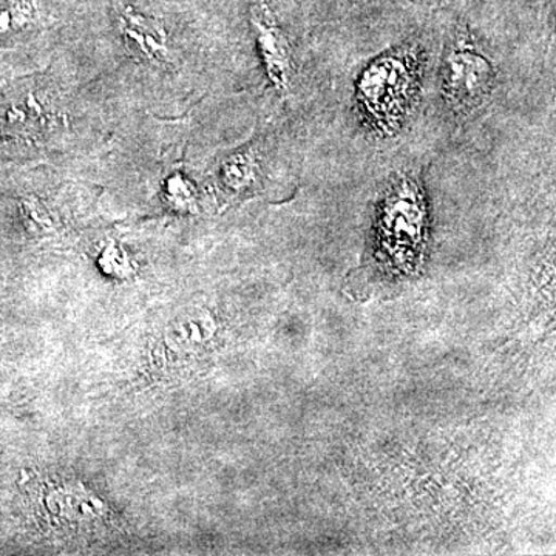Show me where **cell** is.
Listing matches in <instances>:
<instances>
[{"mask_svg":"<svg viewBox=\"0 0 556 556\" xmlns=\"http://www.w3.org/2000/svg\"><path fill=\"white\" fill-rule=\"evenodd\" d=\"M25 497L39 529L58 540H97L116 526L108 503L73 478L53 475L30 479Z\"/></svg>","mask_w":556,"mask_h":556,"instance_id":"1","label":"cell"},{"mask_svg":"<svg viewBox=\"0 0 556 556\" xmlns=\"http://www.w3.org/2000/svg\"><path fill=\"white\" fill-rule=\"evenodd\" d=\"M166 199L175 207L190 208L195 204V189L182 175H172L166 182Z\"/></svg>","mask_w":556,"mask_h":556,"instance_id":"9","label":"cell"},{"mask_svg":"<svg viewBox=\"0 0 556 556\" xmlns=\"http://www.w3.org/2000/svg\"><path fill=\"white\" fill-rule=\"evenodd\" d=\"M251 24L265 65L266 75L274 89L287 97L294 76V60L288 38L270 10L268 0H251Z\"/></svg>","mask_w":556,"mask_h":556,"instance_id":"5","label":"cell"},{"mask_svg":"<svg viewBox=\"0 0 556 556\" xmlns=\"http://www.w3.org/2000/svg\"><path fill=\"white\" fill-rule=\"evenodd\" d=\"M495 68L484 54L466 42L450 50L444 62V93L453 109L473 110L489 97Z\"/></svg>","mask_w":556,"mask_h":556,"instance_id":"4","label":"cell"},{"mask_svg":"<svg viewBox=\"0 0 556 556\" xmlns=\"http://www.w3.org/2000/svg\"><path fill=\"white\" fill-rule=\"evenodd\" d=\"M258 172L257 153L252 149L240 150L223 163L219 179L230 193H243L257 185Z\"/></svg>","mask_w":556,"mask_h":556,"instance_id":"7","label":"cell"},{"mask_svg":"<svg viewBox=\"0 0 556 556\" xmlns=\"http://www.w3.org/2000/svg\"><path fill=\"white\" fill-rule=\"evenodd\" d=\"M426 200L412 175L391 182L383 199L379 248L393 265L413 270L419 262L426 236Z\"/></svg>","mask_w":556,"mask_h":556,"instance_id":"2","label":"cell"},{"mask_svg":"<svg viewBox=\"0 0 556 556\" xmlns=\"http://www.w3.org/2000/svg\"><path fill=\"white\" fill-rule=\"evenodd\" d=\"M33 17L31 0H2L0 2V36L20 30Z\"/></svg>","mask_w":556,"mask_h":556,"instance_id":"8","label":"cell"},{"mask_svg":"<svg viewBox=\"0 0 556 556\" xmlns=\"http://www.w3.org/2000/svg\"><path fill=\"white\" fill-rule=\"evenodd\" d=\"M119 30L131 53L146 62H163L169 54V38L161 22L134 9L121 14Z\"/></svg>","mask_w":556,"mask_h":556,"instance_id":"6","label":"cell"},{"mask_svg":"<svg viewBox=\"0 0 556 556\" xmlns=\"http://www.w3.org/2000/svg\"><path fill=\"white\" fill-rule=\"evenodd\" d=\"M412 61L402 54H388L372 62L358 80V102L368 119L386 134H393L404 119L413 94Z\"/></svg>","mask_w":556,"mask_h":556,"instance_id":"3","label":"cell"}]
</instances>
